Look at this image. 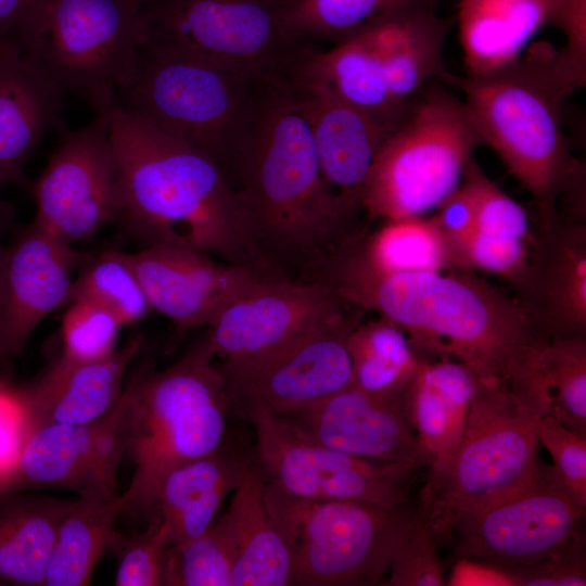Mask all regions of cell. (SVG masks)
<instances>
[{"label": "cell", "mask_w": 586, "mask_h": 586, "mask_svg": "<svg viewBox=\"0 0 586 586\" xmlns=\"http://www.w3.org/2000/svg\"><path fill=\"white\" fill-rule=\"evenodd\" d=\"M440 544L425 513L417 506L410 532L396 550L385 586L447 585Z\"/></svg>", "instance_id": "obj_41"}, {"label": "cell", "mask_w": 586, "mask_h": 586, "mask_svg": "<svg viewBox=\"0 0 586 586\" xmlns=\"http://www.w3.org/2000/svg\"><path fill=\"white\" fill-rule=\"evenodd\" d=\"M4 213H5L4 212V205H3V202L1 201V196H0V233H1V227H2V224H3ZM3 250H4V246L2 245L1 238H0V260H1Z\"/></svg>", "instance_id": "obj_49"}, {"label": "cell", "mask_w": 586, "mask_h": 586, "mask_svg": "<svg viewBox=\"0 0 586 586\" xmlns=\"http://www.w3.org/2000/svg\"><path fill=\"white\" fill-rule=\"evenodd\" d=\"M230 183L245 252L273 277L309 282L355 234L356 216L328 188L309 122L286 77L267 81Z\"/></svg>", "instance_id": "obj_2"}, {"label": "cell", "mask_w": 586, "mask_h": 586, "mask_svg": "<svg viewBox=\"0 0 586 586\" xmlns=\"http://www.w3.org/2000/svg\"><path fill=\"white\" fill-rule=\"evenodd\" d=\"M255 435V457L265 482L305 500L352 499L384 506L409 504L420 466L382 462L334 450L298 435L263 406L235 409Z\"/></svg>", "instance_id": "obj_13"}, {"label": "cell", "mask_w": 586, "mask_h": 586, "mask_svg": "<svg viewBox=\"0 0 586 586\" xmlns=\"http://www.w3.org/2000/svg\"><path fill=\"white\" fill-rule=\"evenodd\" d=\"M269 78L143 48L114 106L204 152L230 182Z\"/></svg>", "instance_id": "obj_6"}, {"label": "cell", "mask_w": 586, "mask_h": 586, "mask_svg": "<svg viewBox=\"0 0 586 586\" xmlns=\"http://www.w3.org/2000/svg\"><path fill=\"white\" fill-rule=\"evenodd\" d=\"M585 514L552 466L540 461L520 487L459 518L445 545H453L458 559L505 582L511 571L533 564L585 534Z\"/></svg>", "instance_id": "obj_12"}, {"label": "cell", "mask_w": 586, "mask_h": 586, "mask_svg": "<svg viewBox=\"0 0 586 586\" xmlns=\"http://www.w3.org/2000/svg\"><path fill=\"white\" fill-rule=\"evenodd\" d=\"M564 0H460L456 22L468 75L500 68L544 27H555Z\"/></svg>", "instance_id": "obj_30"}, {"label": "cell", "mask_w": 586, "mask_h": 586, "mask_svg": "<svg viewBox=\"0 0 586 586\" xmlns=\"http://www.w3.org/2000/svg\"><path fill=\"white\" fill-rule=\"evenodd\" d=\"M289 79L309 122L323 179L342 206L356 216L377 156L395 129L316 85L294 76Z\"/></svg>", "instance_id": "obj_22"}, {"label": "cell", "mask_w": 586, "mask_h": 586, "mask_svg": "<svg viewBox=\"0 0 586 586\" xmlns=\"http://www.w3.org/2000/svg\"><path fill=\"white\" fill-rule=\"evenodd\" d=\"M531 242L473 231L455 250L460 268L500 276L514 284L527 267Z\"/></svg>", "instance_id": "obj_43"}, {"label": "cell", "mask_w": 586, "mask_h": 586, "mask_svg": "<svg viewBox=\"0 0 586 586\" xmlns=\"http://www.w3.org/2000/svg\"><path fill=\"white\" fill-rule=\"evenodd\" d=\"M265 498L291 546L294 586L381 585L416 512L410 504L305 500L267 483Z\"/></svg>", "instance_id": "obj_9"}, {"label": "cell", "mask_w": 586, "mask_h": 586, "mask_svg": "<svg viewBox=\"0 0 586 586\" xmlns=\"http://www.w3.org/2000/svg\"><path fill=\"white\" fill-rule=\"evenodd\" d=\"M436 0H291L282 23L297 42L316 48L357 36L418 3Z\"/></svg>", "instance_id": "obj_35"}, {"label": "cell", "mask_w": 586, "mask_h": 586, "mask_svg": "<svg viewBox=\"0 0 586 586\" xmlns=\"http://www.w3.org/2000/svg\"><path fill=\"white\" fill-rule=\"evenodd\" d=\"M137 1L143 7V9L145 11V0H137Z\"/></svg>", "instance_id": "obj_53"}, {"label": "cell", "mask_w": 586, "mask_h": 586, "mask_svg": "<svg viewBox=\"0 0 586 586\" xmlns=\"http://www.w3.org/2000/svg\"><path fill=\"white\" fill-rule=\"evenodd\" d=\"M254 458L255 453L239 450L226 442L165 474L153 510L168 525L170 546L200 536L215 522L226 497L242 481Z\"/></svg>", "instance_id": "obj_27"}, {"label": "cell", "mask_w": 586, "mask_h": 586, "mask_svg": "<svg viewBox=\"0 0 586 586\" xmlns=\"http://www.w3.org/2000/svg\"><path fill=\"white\" fill-rule=\"evenodd\" d=\"M364 310L347 304L278 349L239 364L217 365L232 411L259 405L288 417L352 385L348 335Z\"/></svg>", "instance_id": "obj_14"}, {"label": "cell", "mask_w": 586, "mask_h": 586, "mask_svg": "<svg viewBox=\"0 0 586 586\" xmlns=\"http://www.w3.org/2000/svg\"><path fill=\"white\" fill-rule=\"evenodd\" d=\"M102 116L119 166L118 221L142 246L184 245L254 265L241 239L237 193L212 157L118 106Z\"/></svg>", "instance_id": "obj_3"}, {"label": "cell", "mask_w": 586, "mask_h": 586, "mask_svg": "<svg viewBox=\"0 0 586 586\" xmlns=\"http://www.w3.org/2000/svg\"><path fill=\"white\" fill-rule=\"evenodd\" d=\"M120 496V495H119ZM123 514L116 499L75 498L58 526L43 586L90 584Z\"/></svg>", "instance_id": "obj_32"}, {"label": "cell", "mask_w": 586, "mask_h": 586, "mask_svg": "<svg viewBox=\"0 0 586 586\" xmlns=\"http://www.w3.org/2000/svg\"><path fill=\"white\" fill-rule=\"evenodd\" d=\"M283 418L298 435L324 447L370 460L428 469L429 460L410 422L405 396L379 397L349 385Z\"/></svg>", "instance_id": "obj_20"}, {"label": "cell", "mask_w": 586, "mask_h": 586, "mask_svg": "<svg viewBox=\"0 0 586 586\" xmlns=\"http://www.w3.org/2000/svg\"><path fill=\"white\" fill-rule=\"evenodd\" d=\"M161 0H145V11L155 5Z\"/></svg>", "instance_id": "obj_52"}, {"label": "cell", "mask_w": 586, "mask_h": 586, "mask_svg": "<svg viewBox=\"0 0 586 586\" xmlns=\"http://www.w3.org/2000/svg\"><path fill=\"white\" fill-rule=\"evenodd\" d=\"M133 335L107 357L88 362L61 358L30 385L16 390L29 429L47 424L79 425L109 413L119 400L126 372L142 348Z\"/></svg>", "instance_id": "obj_23"}, {"label": "cell", "mask_w": 586, "mask_h": 586, "mask_svg": "<svg viewBox=\"0 0 586 586\" xmlns=\"http://www.w3.org/2000/svg\"><path fill=\"white\" fill-rule=\"evenodd\" d=\"M539 442L552 458V468L575 505L586 512V433L544 416Z\"/></svg>", "instance_id": "obj_44"}, {"label": "cell", "mask_w": 586, "mask_h": 586, "mask_svg": "<svg viewBox=\"0 0 586 586\" xmlns=\"http://www.w3.org/2000/svg\"><path fill=\"white\" fill-rule=\"evenodd\" d=\"M352 242L360 258L381 272L460 268L454 245L433 216L388 220L369 235L355 233Z\"/></svg>", "instance_id": "obj_33"}, {"label": "cell", "mask_w": 586, "mask_h": 586, "mask_svg": "<svg viewBox=\"0 0 586 586\" xmlns=\"http://www.w3.org/2000/svg\"><path fill=\"white\" fill-rule=\"evenodd\" d=\"M170 546L169 528L155 510L142 532L115 533L109 550L117 557L116 586H165V568Z\"/></svg>", "instance_id": "obj_39"}, {"label": "cell", "mask_w": 586, "mask_h": 586, "mask_svg": "<svg viewBox=\"0 0 586 586\" xmlns=\"http://www.w3.org/2000/svg\"><path fill=\"white\" fill-rule=\"evenodd\" d=\"M233 552L217 518L200 536L169 546L165 586H232Z\"/></svg>", "instance_id": "obj_38"}, {"label": "cell", "mask_w": 586, "mask_h": 586, "mask_svg": "<svg viewBox=\"0 0 586 586\" xmlns=\"http://www.w3.org/2000/svg\"><path fill=\"white\" fill-rule=\"evenodd\" d=\"M505 582L515 586H585V534L542 560L511 571Z\"/></svg>", "instance_id": "obj_45"}, {"label": "cell", "mask_w": 586, "mask_h": 586, "mask_svg": "<svg viewBox=\"0 0 586 586\" xmlns=\"http://www.w3.org/2000/svg\"><path fill=\"white\" fill-rule=\"evenodd\" d=\"M271 4H275L277 7H282L283 4L290 2L291 0H265Z\"/></svg>", "instance_id": "obj_51"}, {"label": "cell", "mask_w": 586, "mask_h": 586, "mask_svg": "<svg viewBox=\"0 0 586 586\" xmlns=\"http://www.w3.org/2000/svg\"><path fill=\"white\" fill-rule=\"evenodd\" d=\"M477 384L463 364L451 358H422L406 391L405 403L429 460L425 485L446 471L462 437Z\"/></svg>", "instance_id": "obj_25"}, {"label": "cell", "mask_w": 586, "mask_h": 586, "mask_svg": "<svg viewBox=\"0 0 586 586\" xmlns=\"http://www.w3.org/2000/svg\"><path fill=\"white\" fill-rule=\"evenodd\" d=\"M74 499L7 496L0 501V586H43L58 526Z\"/></svg>", "instance_id": "obj_31"}, {"label": "cell", "mask_w": 586, "mask_h": 586, "mask_svg": "<svg viewBox=\"0 0 586 586\" xmlns=\"http://www.w3.org/2000/svg\"><path fill=\"white\" fill-rule=\"evenodd\" d=\"M127 447L124 392L104 417L87 424L29 429L4 494L21 489H65L80 497L116 499L118 469Z\"/></svg>", "instance_id": "obj_16"}, {"label": "cell", "mask_w": 586, "mask_h": 586, "mask_svg": "<svg viewBox=\"0 0 586 586\" xmlns=\"http://www.w3.org/2000/svg\"><path fill=\"white\" fill-rule=\"evenodd\" d=\"M265 486L255 457L218 517L233 552L232 586L292 585V549L267 507Z\"/></svg>", "instance_id": "obj_28"}, {"label": "cell", "mask_w": 586, "mask_h": 586, "mask_svg": "<svg viewBox=\"0 0 586 586\" xmlns=\"http://www.w3.org/2000/svg\"><path fill=\"white\" fill-rule=\"evenodd\" d=\"M347 347L352 385L379 397H404L422 359L407 333L382 317L358 323Z\"/></svg>", "instance_id": "obj_34"}, {"label": "cell", "mask_w": 586, "mask_h": 586, "mask_svg": "<svg viewBox=\"0 0 586 586\" xmlns=\"http://www.w3.org/2000/svg\"><path fill=\"white\" fill-rule=\"evenodd\" d=\"M482 144L463 100L443 82H429L380 150L361 212L388 221L437 209L459 187Z\"/></svg>", "instance_id": "obj_7"}, {"label": "cell", "mask_w": 586, "mask_h": 586, "mask_svg": "<svg viewBox=\"0 0 586 586\" xmlns=\"http://www.w3.org/2000/svg\"><path fill=\"white\" fill-rule=\"evenodd\" d=\"M76 298L104 307L124 327L138 323L152 310L131 254L118 250L84 260L73 282L71 300Z\"/></svg>", "instance_id": "obj_36"}, {"label": "cell", "mask_w": 586, "mask_h": 586, "mask_svg": "<svg viewBox=\"0 0 586 586\" xmlns=\"http://www.w3.org/2000/svg\"><path fill=\"white\" fill-rule=\"evenodd\" d=\"M84 255L35 220L0 260V342L8 358L18 356L41 321L68 304L74 269Z\"/></svg>", "instance_id": "obj_19"}, {"label": "cell", "mask_w": 586, "mask_h": 586, "mask_svg": "<svg viewBox=\"0 0 586 586\" xmlns=\"http://www.w3.org/2000/svg\"><path fill=\"white\" fill-rule=\"evenodd\" d=\"M436 1L412 5L368 29L380 58L388 90L410 102L429 82L453 86L456 75L444 63V44L456 15L440 16Z\"/></svg>", "instance_id": "obj_26"}, {"label": "cell", "mask_w": 586, "mask_h": 586, "mask_svg": "<svg viewBox=\"0 0 586 586\" xmlns=\"http://www.w3.org/2000/svg\"><path fill=\"white\" fill-rule=\"evenodd\" d=\"M25 437L26 422L17 392L0 385V494H4Z\"/></svg>", "instance_id": "obj_46"}, {"label": "cell", "mask_w": 586, "mask_h": 586, "mask_svg": "<svg viewBox=\"0 0 586 586\" xmlns=\"http://www.w3.org/2000/svg\"><path fill=\"white\" fill-rule=\"evenodd\" d=\"M347 304L322 285L272 278L227 305L204 339L222 364L244 362L278 349Z\"/></svg>", "instance_id": "obj_18"}, {"label": "cell", "mask_w": 586, "mask_h": 586, "mask_svg": "<svg viewBox=\"0 0 586 586\" xmlns=\"http://www.w3.org/2000/svg\"><path fill=\"white\" fill-rule=\"evenodd\" d=\"M125 392L133 471L119 499L123 514L145 521L168 471L227 442L232 404L204 337L165 369L142 367Z\"/></svg>", "instance_id": "obj_5"}, {"label": "cell", "mask_w": 586, "mask_h": 586, "mask_svg": "<svg viewBox=\"0 0 586 586\" xmlns=\"http://www.w3.org/2000/svg\"><path fill=\"white\" fill-rule=\"evenodd\" d=\"M137 0H43L12 40L63 91L107 113L145 43Z\"/></svg>", "instance_id": "obj_8"}, {"label": "cell", "mask_w": 586, "mask_h": 586, "mask_svg": "<svg viewBox=\"0 0 586 586\" xmlns=\"http://www.w3.org/2000/svg\"><path fill=\"white\" fill-rule=\"evenodd\" d=\"M453 87L461 90L482 143L531 194L539 228L553 224L557 202L582 187L585 170L562 128V104L576 87L552 52L539 49L489 73L456 76Z\"/></svg>", "instance_id": "obj_4"}, {"label": "cell", "mask_w": 586, "mask_h": 586, "mask_svg": "<svg viewBox=\"0 0 586 586\" xmlns=\"http://www.w3.org/2000/svg\"><path fill=\"white\" fill-rule=\"evenodd\" d=\"M130 254L151 309L169 319L178 336L207 327L231 302L277 278L184 245L153 244Z\"/></svg>", "instance_id": "obj_17"}, {"label": "cell", "mask_w": 586, "mask_h": 586, "mask_svg": "<svg viewBox=\"0 0 586 586\" xmlns=\"http://www.w3.org/2000/svg\"><path fill=\"white\" fill-rule=\"evenodd\" d=\"M144 12L146 51L228 71L284 77L308 47L265 0H161Z\"/></svg>", "instance_id": "obj_11"}, {"label": "cell", "mask_w": 586, "mask_h": 586, "mask_svg": "<svg viewBox=\"0 0 586 586\" xmlns=\"http://www.w3.org/2000/svg\"><path fill=\"white\" fill-rule=\"evenodd\" d=\"M9 361H10V359L5 355V353L3 351V347L1 345V342H0V364L1 365H7Z\"/></svg>", "instance_id": "obj_50"}, {"label": "cell", "mask_w": 586, "mask_h": 586, "mask_svg": "<svg viewBox=\"0 0 586 586\" xmlns=\"http://www.w3.org/2000/svg\"><path fill=\"white\" fill-rule=\"evenodd\" d=\"M31 193L33 220L71 245L118 221L120 174L104 116L63 135Z\"/></svg>", "instance_id": "obj_15"}, {"label": "cell", "mask_w": 586, "mask_h": 586, "mask_svg": "<svg viewBox=\"0 0 586 586\" xmlns=\"http://www.w3.org/2000/svg\"><path fill=\"white\" fill-rule=\"evenodd\" d=\"M540 417L512 392L477 382L464 431L444 474L418 507L444 546L461 517L524 484L540 463Z\"/></svg>", "instance_id": "obj_10"}, {"label": "cell", "mask_w": 586, "mask_h": 586, "mask_svg": "<svg viewBox=\"0 0 586 586\" xmlns=\"http://www.w3.org/2000/svg\"><path fill=\"white\" fill-rule=\"evenodd\" d=\"M433 218L454 247L474 231L475 195L466 171L459 187L438 206Z\"/></svg>", "instance_id": "obj_47"}, {"label": "cell", "mask_w": 586, "mask_h": 586, "mask_svg": "<svg viewBox=\"0 0 586 586\" xmlns=\"http://www.w3.org/2000/svg\"><path fill=\"white\" fill-rule=\"evenodd\" d=\"M65 92L16 41L0 42V194L25 182V167L59 124Z\"/></svg>", "instance_id": "obj_24"}, {"label": "cell", "mask_w": 586, "mask_h": 586, "mask_svg": "<svg viewBox=\"0 0 586 586\" xmlns=\"http://www.w3.org/2000/svg\"><path fill=\"white\" fill-rule=\"evenodd\" d=\"M313 282L400 327L421 358L457 360L479 383L506 388L544 413L542 364L549 340L517 297L470 269L381 272L360 258L349 239Z\"/></svg>", "instance_id": "obj_1"}, {"label": "cell", "mask_w": 586, "mask_h": 586, "mask_svg": "<svg viewBox=\"0 0 586 586\" xmlns=\"http://www.w3.org/2000/svg\"><path fill=\"white\" fill-rule=\"evenodd\" d=\"M517 300L549 340L586 337V226L555 221L533 235L531 256L513 284Z\"/></svg>", "instance_id": "obj_21"}, {"label": "cell", "mask_w": 586, "mask_h": 586, "mask_svg": "<svg viewBox=\"0 0 586 586\" xmlns=\"http://www.w3.org/2000/svg\"><path fill=\"white\" fill-rule=\"evenodd\" d=\"M124 324L104 307L87 300H71L61 326L63 351L59 358L88 362L107 357L117 349Z\"/></svg>", "instance_id": "obj_40"}, {"label": "cell", "mask_w": 586, "mask_h": 586, "mask_svg": "<svg viewBox=\"0 0 586 586\" xmlns=\"http://www.w3.org/2000/svg\"><path fill=\"white\" fill-rule=\"evenodd\" d=\"M466 174L475 195L474 231L531 242L533 233L525 209L481 169L474 158Z\"/></svg>", "instance_id": "obj_42"}, {"label": "cell", "mask_w": 586, "mask_h": 586, "mask_svg": "<svg viewBox=\"0 0 586 586\" xmlns=\"http://www.w3.org/2000/svg\"><path fill=\"white\" fill-rule=\"evenodd\" d=\"M291 75L331 92L391 129L399 126L411 102L400 103L391 94L368 31L328 49L306 48Z\"/></svg>", "instance_id": "obj_29"}, {"label": "cell", "mask_w": 586, "mask_h": 586, "mask_svg": "<svg viewBox=\"0 0 586 586\" xmlns=\"http://www.w3.org/2000/svg\"><path fill=\"white\" fill-rule=\"evenodd\" d=\"M542 370L545 416L586 433V337L549 341Z\"/></svg>", "instance_id": "obj_37"}, {"label": "cell", "mask_w": 586, "mask_h": 586, "mask_svg": "<svg viewBox=\"0 0 586 586\" xmlns=\"http://www.w3.org/2000/svg\"><path fill=\"white\" fill-rule=\"evenodd\" d=\"M43 0H0V42L12 39Z\"/></svg>", "instance_id": "obj_48"}]
</instances>
